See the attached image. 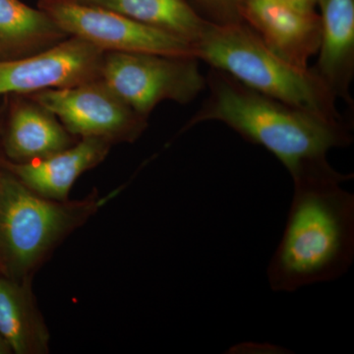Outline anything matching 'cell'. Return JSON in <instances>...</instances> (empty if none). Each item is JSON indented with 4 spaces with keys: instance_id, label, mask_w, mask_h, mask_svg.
Wrapping results in <instances>:
<instances>
[{
    "instance_id": "1",
    "label": "cell",
    "mask_w": 354,
    "mask_h": 354,
    "mask_svg": "<svg viewBox=\"0 0 354 354\" xmlns=\"http://www.w3.org/2000/svg\"><path fill=\"white\" fill-rule=\"evenodd\" d=\"M290 176V211L267 270L277 292L335 281L354 259V195L342 186L353 174L337 171L326 158L301 165Z\"/></svg>"
},
{
    "instance_id": "2",
    "label": "cell",
    "mask_w": 354,
    "mask_h": 354,
    "mask_svg": "<svg viewBox=\"0 0 354 354\" xmlns=\"http://www.w3.org/2000/svg\"><path fill=\"white\" fill-rule=\"evenodd\" d=\"M207 99L179 133L206 121H218L250 143L264 147L292 174L327 158L332 149L353 143L344 120H330L290 106L244 85L221 70L206 76Z\"/></svg>"
},
{
    "instance_id": "3",
    "label": "cell",
    "mask_w": 354,
    "mask_h": 354,
    "mask_svg": "<svg viewBox=\"0 0 354 354\" xmlns=\"http://www.w3.org/2000/svg\"><path fill=\"white\" fill-rule=\"evenodd\" d=\"M193 48L198 59L262 94L324 118L342 120L337 97L313 69L288 64L243 22L207 23Z\"/></svg>"
},
{
    "instance_id": "4",
    "label": "cell",
    "mask_w": 354,
    "mask_h": 354,
    "mask_svg": "<svg viewBox=\"0 0 354 354\" xmlns=\"http://www.w3.org/2000/svg\"><path fill=\"white\" fill-rule=\"evenodd\" d=\"M99 201H53L0 171V266L23 279L65 235L82 225Z\"/></svg>"
},
{
    "instance_id": "5",
    "label": "cell",
    "mask_w": 354,
    "mask_h": 354,
    "mask_svg": "<svg viewBox=\"0 0 354 354\" xmlns=\"http://www.w3.org/2000/svg\"><path fill=\"white\" fill-rule=\"evenodd\" d=\"M102 79L145 118L160 102L187 104L206 88L198 58L156 53L106 51Z\"/></svg>"
},
{
    "instance_id": "6",
    "label": "cell",
    "mask_w": 354,
    "mask_h": 354,
    "mask_svg": "<svg viewBox=\"0 0 354 354\" xmlns=\"http://www.w3.org/2000/svg\"><path fill=\"white\" fill-rule=\"evenodd\" d=\"M69 36L85 39L104 51L196 57L192 44L169 32L78 0H39Z\"/></svg>"
},
{
    "instance_id": "7",
    "label": "cell",
    "mask_w": 354,
    "mask_h": 354,
    "mask_svg": "<svg viewBox=\"0 0 354 354\" xmlns=\"http://www.w3.org/2000/svg\"><path fill=\"white\" fill-rule=\"evenodd\" d=\"M27 95L55 114L74 137L132 143L148 127V118L136 113L102 78Z\"/></svg>"
},
{
    "instance_id": "8",
    "label": "cell",
    "mask_w": 354,
    "mask_h": 354,
    "mask_svg": "<svg viewBox=\"0 0 354 354\" xmlns=\"http://www.w3.org/2000/svg\"><path fill=\"white\" fill-rule=\"evenodd\" d=\"M104 53L85 39L70 36L36 55L0 59V95H31L101 79Z\"/></svg>"
},
{
    "instance_id": "9",
    "label": "cell",
    "mask_w": 354,
    "mask_h": 354,
    "mask_svg": "<svg viewBox=\"0 0 354 354\" xmlns=\"http://www.w3.org/2000/svg\"><path fill=\"white\" fill-rule=\"evenodd\" d=\"M239 16L268 48L288 64L308 68L320 46L321 20L315 9L285 0H241Z\"/></svg>"
},
{
    "instance_id": "10",
    "label": "cell",
    "mask_w": 354,
    "mask_h": 354,
    "mask_svg": "<svg viewBox=\"0 0 354 354\" xmlns=\"http://www.w3.org/2000/svg\"><path fill=\"white\" fill-rule=\"evenodd\" d=\"M111 145L104 139L86 137L50 157L29 162L6 160L3 167L39 196L66 201L78 177L101 164Z\"/></svg>"
},
{
    "instance_id": "11",
    "label": "cell",
    "mask_w": 354,
    "mask_h": 354,
    "mask_svg": "<svg viewBox=\"0 0 354 354\" xmlns=\"http://www.w3.org/2000/svg\"><path fill=\"white\" fill-rule=\"evenodd\" d=\"M320 7L318 62L312 67L337 99L353 106L354 0H317Z\"/></svg>"
},
{
    "instance_id": "12",
    "label": "cell",
    "mask_w": 354,
    "mask_h": 354,
    "mask_svg": "<svg viewBox=\"0 0 354 354\" xmlns=\"http://www.w3.org/2000/svg\"><path fill=\"white\" fill-rule=\"evenodd\" d=\"M73 137L55 114L26 95L9 113L4 152L10 162H34L74 145Z\"/></svg>"
},
{
    "instance_id": "13",
    "label": "cell",
    "mask_w": 354,
    "mask_h": 354,
    "mask_svg": "<svg viewBox=\"0 0 354 354\" xmlns=\"http://www.w3.org/2000/svg\"><path fill=\"white\" fill-rule=\"evenodd\" d=\"M0 335L16 354L50 351V333L26 283L0 278Z\"/></svg>"
},
{
    "instance_id": "14",
    "label": "cell",
    "mask_w": 354,
    "mask_h": 354,
    "mask_svg": "<svg viewBox=\"0 0 354 354\" xmlns=\"http://www.w3.org/2000/svg\"><path fill=\"white\" fill-rule=\"evenodd\" d=\"M69 35L41 9L20 0H0V55L16 59L55 46Z\"/></svg>"
},
{
    "instance_id": "15",
    "label": "cell",
    "mask_w": 354,
    "mask_h": 354,
    "mask_svg": "<svg viewBox=\"0 0 354 354\" xmlns=\"http://www.w3.org/2000/svg\"><path fill=\"white\" fill-rule=\"evenodd\" d=\"M130 19L157 28L195 43L208 21L203 19L186 0H78Z\"/></svg>"
},
{
    "instance_id": "16",
    "label": "cell",
    "mask_w": 354,
    "mask_h": 354,
    "mask_svg": "<svg viewBox=\"0 0 354 354\" xmlns=\"http://www.w3.org/2000/svg\"><path fill=\"white\" fill-rule=\"evenodd\" d=\"M192 8L209 23L218 25L242 22L239 6L241 0H186Z\"/></svg>"
},
{
    "instance_id": "17",
    "label": "cell",
    "mask_w": 354,
    "mask_h": 354,
    "mask_svg": "<svg viewBox=\"0 0 354 354\" xmlns=\"http://www.w3.org/2000/svg\"><path fill=\"white\" fill-rule=\"evenodd\" d=\"M232 353H285V348L281 346H274V344H260V342H243V344H237L230 349Z\"/></svg>"
},
{
    "instance_id": "18",
    "label": "cell",
    "mask_w": 354,
    "mask_h": 354,
    "mask_svg": "<svg viewBox=\"0 0 354 354\" xmlns=\"http://www.w3.org/2000/svg\"><path fill=\"white\" fill-rule=\"evenodd\" d=\"M295 6L304 7V8L315 9L317 0H285Z\"/></svg>"
},
{
    "instance_id": "19",
    "label": "cell",
    "mask_w": 354,
    "mask_h": 354,
    "mask_svg": "<svg viewBox=\"0 0 354 354\" xmlns=\"http://www.w3.org/2000/svg\"><path fill=\"white\" fill-rule=\"evenodd\" d=\"M8 353H12V351H11L10 348H9L8 344H7V342L4 341L3 337H2V335H0V354H8Z\"/></svg>"
}]
</instances>
